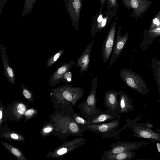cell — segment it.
Wrapping results in <instances>:
<instances>
[{
	"label": "cell",
	"instance_id": "1",
	"mask_svg": "<svg viewBox=\"0 0 160 160\" xmlns=\"http://www.w3.org/2000/svg\"><path fill=\"white\" fill-rule=\"evenodd\" d=\"M97 75L92 82V86L89 94L84 101L79 104L78 108L83 117L90 121L98 115L103 112L97 107V100L96 98V90L98 86Z\"/></svg>",
	"mask_w": 160,
	"mask_h": 160
},
{
	"label": "cell",
	"instance_id": "2",
	"mask_svg": "<svg viewBox=\"0 0 160 160\" xmlns=\"http://www.w3.org/2000/svg\"><path fill=\"white\" fill-rule=\"evenodd\" d=\"M120 75L126 84L142 94L146 92V86L142 79L131 70L122 69L119 70Z\"/></svg>",
	"mask_w": 160,
	"mask_h": 160
},
{
	"label": "cell",
	"instance_id": "3",
	"mask_svg": "<svg viewBox=\"0 0 160 160\" xmlns=\"http://www.w3.org/2000/svg\"><path fill=\"white\" fill-rule=\"evenodd\" d=\"M55 90L61 94L62 97L75 106L77 101L84 96V90L80 87L73 86V84L65 85L56 88Z\"/></svg>",
	"mask_w": 160,
	"mask_h": 160
},
{
	"label": "cell",
	"instance_id": "4",
	"mask_svg": "<svg viewBox=\"0 0 160 160\" xmlns=\"http://www.w3.org/2000/svg\"><path fill=\"white\" fill-rule=\"evenodd\" d=\"M121 117L101 124H88L80 127L84 131H90L102 135L109 134L116 131L119 127Z\"/></svg>",
	"mask_w": 160,
	"mask_h": 160
},
{
	"label": "cell",
	"instance_id": "5",
	"mask_svg": "<svg viewBox=\"0 0 160 160\" xmlns=\"http://www.w3.org/2000/svg\"><path fill=\"white\" fill-rule=\"evenodd\" d=\"M149 143V142L143 141L136 142L118 141L109 144V146L112 148L111 149L103 151L102 155H110L126 151L136 150Z\"/></svg>",
	"mask_w": 160,
	"mask_h": 160
},
{
	"label": "cell",
	"instance_id": "6",
	"mask_svg": "<svg viewBox=\"0 0 160 160\" xmlns=\"http://www.w3.org/2000/svg\"><path fill=\"white\" fill-rule=\"evenodd\" d=\"M117 18H116L111 24V28L103 43L102 47V55L103 62L106 63L108 61L113 49L117 29Z\"/></svg>",
	"mask_w": 160,
	"mask_h": 160
},
{
	"label": "cell",
	"instance_id": "7",
	"mask_svg": "<svg viewBox=\"0 0 160 160\" xmlns=\"http://www.w3.org/2000/svg\"><path fill=\"white\" fill-rule=\"evenodd\" d=\"M67 12L76 31L79 27V18L82 8V0H63Z\"/></svg>",
	"mask_w": 160,
	"mask_h": 160
},
{
	"label": "cell",
	"instance_id": "8",
	"mask_svg": "<svg viewBox=\"0 0 160 160\" xmlns=\"http://www.w3.org/2000/svg\"><path fill=\"white\" fill-rule=\"evenodd\" d=\"M128 127L132 129L134 133L132 135L135 137L148 139L153 141L160 142V134L154 132L147 125L144 127L130 120Z\"/></svg>",
	"mask_w": 160,
	"mask_h": 160
},
{
	"label": "cell",
	"instance_id": "9",
	"mask_svg": "<svg viewBox=\"0 0 160 160\" xmlns=\"http://www.w3.org/2000/svg\"><path fill=\"white\" fill-rule=\"evenodd\" d=\"M118 91L112 89L106 92L104 97V103L106 112L112 115L119 114V101Z\"/></svg>",
	"mask_w": 160,
	"mask_h": 160
},
{
	"label": "cell",
	"instance_id": "10",
	"mask_svg": "<svg viewBox=\"0 0 160 160\" xmlns=\"http://www.w3.org/2000/svg\"><path fill=\"white\" fill-rule=\"evenodd\" d=\"M121 25L119 24L117 30L113 48V52L109 62V68L111 67L119 57L128 39V32H126L125 34L122 36L121 35Z\"/></svg>",
	"mask_w": 160,
	"mask_h": 160
},
{
	"label": "cell",
	"instance_id": "11",
	"mask_svg": "<svg viewBox=\"0 0 160 160\" xmlns=\"http://www.w3.org/2000/svg\"><path fill=\"white\" fill-rule=\"evenodd\" d=\"M6 47L3 44L0 45V54L2 58L4 70V75L8 81L13 85L15 83V73L12 68L9 64L8 58L6 52Z\"/></svg>",
	"mask_w": 160,
	"mask_h": 160
},
{
	"label": "cell",
	"instance_id": "12",
	"mask_svg": "<svg viewBox=\"0 0 160 160\" xmlns=\"http://www.w3.org/2000/svg\"><path fill=\"white\" fill-rule=\"evenodd\" d=\"M94 42L93 39L88 44L82 54L77 59L76 66L80 67V73L84 71L86 72L88 69L90 59V52Z\"/></svg>",
	"mask_w": 160,
	"mask_h": 160
},
{
	"label": "cell",
	"instance_id": "13",
	"mask_svg": "<svg viewBox=\"0 0 160 160\" xmlns=\"http://www.w3.org/2000/svg\"><path fill=\"white\" fill-rule=\"evenodd\" d=\"M73 64V61L60 66L52 74L50 78L49 84L54 86L59 85L65 73L70 71Z\"/></svg>",
	"mask_w": 160,
	"mask_h": 160
},
{
	"label": "cell",
	"instance_id": "14",
	"mask_svg": "<svg viewBox=\"0 0 160 160\" xmlns=\"http://www.w3.org/2000/svg\"><path fill=\"white\" fill-rule=\"evenodd\" d=\"M116 16V11L112 9L105 11V16L101 22L93 30L90 31V35L92 37L105 29L111 22L112 18Z\"/></svg>",
	"mask_w": 160,
	"mask_h": 160
},
{
	"label": "cell",
	"instance_id": "15",
	"mask_svg": "<svg viewBox=\"0 0 160 160\" xmlns=\"http://www.w3.org/2000/svg\"><path fill=\"white\" fill-rule=\"evenodd\" d=\"M119 98V113H128L133 111L134 107L132 98L122 90L118 91Z\"/></svg>",
	"mask_w": 160,
	"mask_h": 160
},
{
	"label": "cell",
	"instance_id": "16",
	"mask_svg": "<svg viewBox=\"0 0 160 160\" xmlns=\"http://www.w3.org/2000/svg\"><path fill=\"white\" fill-rule=\"evenodd\" d=\"M123 5L129 9H132V16L136 17L139 15V10H141L142 12L145 11L147 7H142V4L145 3L144 0H122Z\"/></svg>",
	"mask_w": 160,
	"mask_h": 160
},
{
	"label": "cell",
	"instance_id": "17",
	"mask_svg": "<svg viewBox=\"0 0 160 160\" xmlns=\"http://www.w3.org/2000/svg\"><path fill=\"white\" fill-rule=\"evenodd\" d=\"M135 155V152L132 151H126L110 155L101 156L102 160H131Z\"/></svg>",
	"mask_w": 160,
	"mask_h": 160
},
{
	"label": "cell",
	"instance_id": "18",
	"mask_svg": "<svg viewBox=\"0 0 160 160\" xmlns=\"http://www.w3.org/2000/svg\"><path fill=\"white\" fill-rule=\"evenodd\" d=\"M119 117H121V115L119 114L117 115H114L110 114L106 111L103 112L93 119L89 121V124H98L106 123L114 120Z\"/></svg>",
	"mask_w": 160,
	"mask_h": 160
},
{
	"label": "cell",
	"instance_id": "19",
	"mask_svg": "<svg viewBox=\"0 0 160 160\" xmlns=\"http://www.w3.org/2000/svg\"><path fill=\"white\" fill-rule=\"evenodd\" d=\"M130 120L129 119H128L126 120V124L121 129L118 130H117L114 132L106 135H102L101 137L103 138H113L116 140H118L120 138L118 137L119 133L122 131L123 129L129 127Z\"/></svg>",
	"mask_w": 160,
	"mask_h": 160
},
{
	"label": "cell",
	"instance_id": "20",
	"mask_svg": "<svg viewBox=\"0 0 160 160\" xmlns=\"http://www.w3.org/2000/svg\"><path fill=\"white\" fill-rule=\"evenodd\" d=\"M64 52V50L61 49L52 56L47 60V66L49 67L53 65L59 59Z\"/></svg>",
	"mask_w": 160,
	"mask_h": 160
},
{
	"label": "cell",
	"instance_id": "21",
	"mask_svg": "<svg viewBox=\"0 0 160 160\" xmlns=\"http://www.w3.org/2000/svg\"><path fill=\"white\" fill-rule=\"evenodd\" d=\"M36 0H25L22 12L23 16L26 15L31 12Z\"/></svg>",
	"mask_w": 160,
	"mask_h": 160
},
{
	"label": "cell",
	"instance_id": "22",
	"mask_svg": "<svg viewBox=\"0 0 160 160\" xmlns=\"http://www.w3.org/2000/svg\"><path fill=\"white\" fill-rule=\"evenodd\" d=\"M71 118L80 126L89 124V121L77 113Z\"/></svg>",
	"mask_w": 160,
	"mask_h": 160
},
{
	"label": "cell",
	"instance_id": "23",
	"mask_svg": "<svg viewBox=\"0 0 160 160\" xmlns=\"http://www.w3.org/2000/svg\"><path fill=\"white\" fill-rule=\"evenodd\" d=\"M117 0H107L106 4V11H109L112 9L117 11L119 7Z\"/></svg>",
	"mask_w": 160,
	"mask_h": 160
},
{
	"label": "cell",
	"instance_id": "24",
	"mask_svg": "<svg viewBox=\"0 0 160 160\" xmlns=\"http://www.w3.org/2000/svg\"><path fill=\"white\" fill-rule=\"evenodd\" d=\"M160 27V13H158L152 20L150 29Z\"/></svg>",
	"mask_w": 160,
	"mask_h": 160
},
{
	"label": "cell",
	"instance_id": "25",
	"mask_svg": "<svg viewBox=\"0 0 160 160\" xmlns=\"http://www.w3.org/2000/svg\"><path fill=\"white\" fill-rule=\"evenodd\" d=\"M72 72L69 71L65 73L61 81L64 82H69L72 81Z\"/></svg>",
	"mask_w": 160,
	"mask_h": 160
},
{
	"label": "cell",
	"instance_id": "26",
	"mask_svg": "<svg viewBox=\"0 0 160 160\" xmlns=\"http://www.w3.org/2000/svg\"><path fill=\"white\" fill-rule=\"evenodd\" d=\"M21 85L22 89V92L23 96L27 99H30L32 98V94L31 92L22 84Z\"/></svg>",
	"mask_w": 160,
	"mask_h": 160
},
{
	"label": "cell",
	"instance_id": "27",
	"mask_svg": "<svg viewBox=\"0 0 160 160\" xmlns=\"http://www.w3.org/2000/svg\"><path fill=\"white\" fill-rule=\"evenodd\" d=\"M149 32L155 36L160 35V27L150 29Z\"/></svg>",
	"mask_w": 160,
	"mask_h": 160
},
{
	"label": "cell",
	"instance_id": "28",
	"mask_svg": "<svg viewBox=\"0 0 160 160\" xmlns=\"http://www.w3.org/2000/svg\"><path fill=\"white\" fill-rule=\"evenodd\" d=\"M11 152L15 156L17 157H20L21 154L20 152L17 149L15 148L12 147L11 149Z\"/></svg>",
	"mask_w": 160,
	"mask_h": 160
},
{
	"label": "cell",
	"instance_id": "29",
	"mask_svg": "<svg viewBox=\"0 0 160 160\" xmlns=\"http://www.w3.org/2000/svg\"><path fill=\"white\" fill-rule=\"evenodd\" d=\"M34 112V110L32 109H30L27 111L25 113L26 116H30L33 114Z\"/></svg>",
	"mask_w": 160,
	"mask_h": 160
},
{
	"label": "cell",
	"instance_id": "30",
	"mask_svg": "<svg viewBox=\"0 0 160 160\" xmlns=\"http://www.w3.org/2000/svg\"><path fill=\"white\" fill-rule=\"evenodd\" d=\"M8 0H0V14L2 12V9L3 8L6 2Z\"/></svg>",
	"mask_w": 160,
	"mask_h": 160
},
{
	"label": "cell",
	"instance_id": "31",
	"mask_svg": "<svg viewBox=\"0 0 160 160\" xmlns=\"http://www.w3.org/2000/svg\"><path fill=\"white\" fill-rule=\"evenodd\" d=\"M101 5V8H103L106 3V0H99Z\"/></svg>",
	"mask_w": 160,
	"mask_h": 160
},
{
	"label": "cell",
	"instance_id": "32",
	"mask_svg": "<svg viewBox=\"0 0 160 160\" xmlns=\"http://www.w3.org/2000/svg\"><path fill=\"white\" fill-rule=\"evenodd\" d=\"M11 137L12 139L15 140H17L19 138L18 135L15 133H12L11 134Z\"/></svg>",
	"mask_w": 160,
	"mask_h": 160
},
{
	"label": "cell",
	"instance_id": "33",
	"mask_svg": "<svg viewBox=\"0 0 160 160\" xmlns=\"http://www.w3.org/2000/svg\"><path fill=\"white\" fill-rule=\"evenodd\" d=\"M52 130V128L50 127H47L44 129V131L45 132H47L50 131Z\"/></svg>",
	"mask_w": 160,
	"mask_h": 160
},
{
	"label": "cell",
	"instance_id": "34",
	"mask_svg": "<svg viewBox=\"0 0 160 160\" xmlns=\"http://www.w3.org/2000/svg\"><path fill=\"white\" fill-rule=\"evenodd\" d=\"M156 145L158 152H160V144L158 142L157 143Z\"/></svg>",
	"mask_w": 160,
	"mask_h": 160
},
{
	"label": "cell",
	"instance_id": "35",
	"mask_svg": "<svg viewBox=\"0 0 160 160\" xmlns=\"http://www.w3.org/2000/svg\"><path fill=\"white\" fill-rule=\"evenodd\" d=\"M2 112L1 110H0V122H1V119L2 117Z\"/></svg>",
	"mask_w": 160,
	"mask_h": 160
},
{
	"label": "cell",
	"instance_id": "36",
	"mask_svg": "<svg viewBox=\"0 0 160 160\" xmlns=\"http://www.w3.org/2000/svg\"><path fill=\"white\" fill-rule=\"evenodd\" d=\"M156 130L160 134V129H156Z\"/></svg>",
	"mask_w": 160,
	"mask_h": 160
},
{
	"label": "cell",
	"instance_id": "37",
	"mask_svg": "<svg viewBox=\"0 0 160 160\" xmlns=\"http://www.w3.org/2000/svg\"><path fill=\"white\" fill-rule=\"evenodd\" d=\"M159 13H160V11H159Z\"/></svg>",
	"mask_w": 160,
	"mask_h": 160
}]
</instances>
